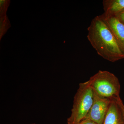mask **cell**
Listing matches in <instances>:
<instances>
[{
  "label": "cell",
  "mask_w": 124,
  "mask_h": 124,
  "mask_svg": "<svg viewBox=\"0 0 124 124\" xmlns=\"http://www.w3.org/2000/svg\"><path fill=\"white\" fill-rule=\"evenodd\" d=\"M117 101L118 104H119L120 107L121 111H122L123 121H124V104L120 96L117 98Z\"/></svg>",
  "instance_id": "cell-10"
},
{
  "label": "cell",
  "mask_w": 124,
  "mask_h": 124,
  "mask_svg": "<svg viewBox=\"0 0 124 124\" xmlns=\"http://www.w3.org/2000/svg\"><path fill=\"white\" fill-rule=\"evenodd\" d=\"M117 98L112 99L102 124H124L122 111Z\"/></svg>",
  "instance_id": "cell-6"
},
{
  "label": "cell",
  "mask_w": 124,
  "mask_h": 124,
  "mask_svg": "<svg viewBox=\"0 0 124 124\" xmlns=\"http://www.w3.org/2000/svg\"><path fill=\"white\" fill-rule=\"evenodd\" d=\"M102 17L113 33L120 48L124 54V24L116 16L107 19Z\"/></svg>",
  "instance_id": "cell-5"
},
{
  "label": "cell",
  "mask_w": 124,
  "mask_h": 124,
  "mask_svg": "<svg viewBox=\"0 0 124 124\" xmlns=\"http://www.w3.org/2000/svg\"><path fill=\"white\" fill-rule=\"evenodd\" d=\"M10 3L9 0H0V17L6 15L7 9Z\"/></svg>",
  "instance_id": "cell-9"
},
{
  "label": "cell",
  "mask_w": 124,
  "mask_h": 124,
  "mask_svg": "<svg viewBox=\"0 0 124 124\" xmlns=\"http://www.w3.org/2000/svg\"><path fill=\"white\" fill-rule=\"evenodd\" d=\"M87 29V38L100 56L112 62L124 58L115 36L101 15L94 18Z\"/></svg>",
  "instance_id": "cell-1"
},
{
  "label": "cell",
  "mask_w": 124,
  "mask_h": 124,
  "mask_svg": "<svg viewBox=\"0 0 124 124\" xmlns=\"http://www.w3.org/2000/svg\"><path fill=\"white\" fill-rule=\"evenodd\" d=\"M93 101V92L89 80L80 83L74 98L70 117L67 124H78L84 119Z\"/></svg>",
  "instance_id": "cell-2"
},
{
  "label": "cell",
  "mask_w": 124,
  "mask_h": 124,
  "mask_svg": "<svg viewBox=\"0 0 124 124\" xmlns=\"http://www.w3.org/2000/svg\"><path fill=\"white\" fill-rule=\"evenodd\" d=\"M35 124V123H32V124Z\"/></svg>",
  "instance_id": "cell-13"
},
{
  "label": "cell",
  "mask_w": 124,
  "mask_h": 124,
  "mask_svg": "<svg viewBox=\"0 0 124 124\" xmlns=\"http://www.w3.org/2000/svg\"><path fill=\"white\" fill-rule=\"evenodd\" d=\"M11 27V24L7 16L0 17V40Z\"/></svg>",
  "instance_id": "cell-8"
},
{
  "label": "cell",
  "mask_w": 124,
  "mask_h": 124,
  "mask_svg": "<svg viewBox=\"0 0 124 124\" xmlns=\"http://www.w3.org/2000/svg\"><path fill=\"white\" fill-rule=\"evenodd\" d=\"M103 5L104 13L101 15L105 19L116 16L124 11V0H104Z\"/></svg>",
  "instance_id": "cell-7"
},
{
  "label": "cell",
  "mask_w": 124,
  "mask_h": 124,
  "mask_svg": "<svg viewBox=\"0 0 124 124\" xmlns=\"http://www.w3.org/2000/svg\"><path fill=\"white\" fill-rule=\"evenodd\" d=\"M78 124H98L93 121L89 119H84L82 120Z\"/></svg>",
  "instance_id": "cell-12"
},
{
  "label": "cell",
  "mask_w": 124,
  "mask_h": 124,
  "mask_svg": "<svg viewBox=\"0 0 124 124\" xmlns=\"http://www.w3.org/2000/svg\"><path fill=\"white\" fill-rule=\"evenodd\" d=\"M112 99L102 97L93 92V101L84 119L91 120L98 124H102Z\"/></svg>",
  "instance_id": "cell-4"
},
{
  "label": "cell",
  "mask_w": 124,
  "mask_h": 124,
  "mask_svg": "<svg viewBox=\"0 0 124 124\" xmlns=\"http://www.w3.org/2000/svg\"><path fill=\"white\" fill-rule=\"evenodd\" d=\"M88 80L93 91L100 97L110 99L120 97V84L113 73L99 70Z\"/></svg>",
  "instance_id": "cell-3"
},
{
  "label": "cell",
  "mask_w": 124,
  "mask_h": 124,
  "mask_svg": "<svg viewBox=\"0 0 124 124\" xmlns=\"http://www.w3.org/2000/svg\"><path fill=\"white\" fill-rule=\"evenodd\" d=\"M119 20L124 24V11L120 13L116 16Z\"/></svg>",
  "instance_id": "cell-11"
}]
</instances>
